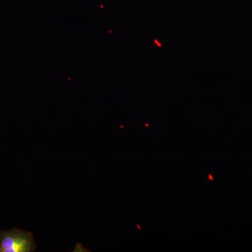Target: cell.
Instances as JSON below:
<instances>
[{
	"instance_id": "1",
	"label": "cell",
	"mask_w": 252,
	"mask_h": 252,
	"mask_svg": "<svg viewBox=\"0 0 252 252\" xmlns=\"http://www.w3.org/2000/svg\"><path fill=\"white\" fill-rule=\"evenodd\" d=\"M36 243L31 232L14 228L0 232V252H34Z\"/></svg>"
},
{
	"instance_id": "2",
	"label": "cell",
	"mask_w": 252,
	"mask_h": 252,
	"mask_svg": "<svg viewBox=\"0 0 252 252\" xmlns=\"http://www.w3.org/2000/svg\"><path fill=\"white\" fill-rule=\"evenodd\" d=\"M210 178L211 179V180H213V179H212V177L211 175L210 176Z\"/></svg>"
}]
</instances>
